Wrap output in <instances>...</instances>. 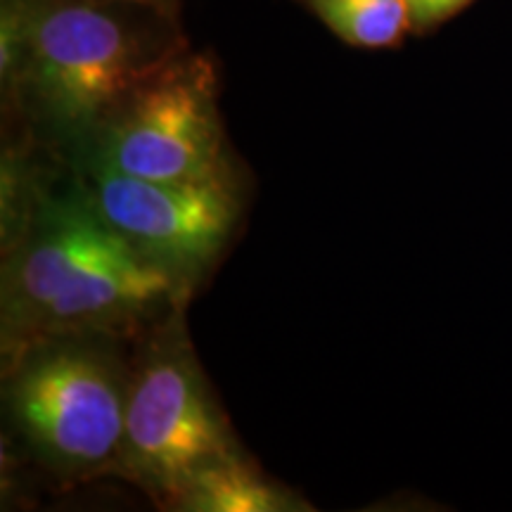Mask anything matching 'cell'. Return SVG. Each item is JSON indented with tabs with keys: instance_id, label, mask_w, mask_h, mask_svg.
I'll return each mask as SVG.
<instances>
[{
	"instance_id": "7a4b0ae2",
	"label": "cell",
	"mask_w": 512,
	"mask_h": 512,
	"mask_svg": "<svg viewBox=\"0 0 512 512\" xmlns=\"http://www.w3.org/2000/svg\"><path fill=\"white\" fill-rule=\"evenodd\" d=\"M3 356L57 335H145L183 309L174 283L102 221L79 178L36 188L5 245Z\"/></svg>"
},
{
	"instance_id": "52a82bcc",
	"label": "cell",
	"mask_w": 512,
	"mask_h": 512,
	"mask_svg": "<svg viewBox=\"0 0 512 512\" xmlns=\"http://www.w3.org/2000/svg\"><path fill=\"white\" fill-rule=\"evenodd\" d=\"M166 510L178 512H299L311 505L283 484L266 477L261 467L238 448L195 472Z\"/></svg>"
},
{
	"instance_id": "30bf717a",
	"label": "cell",
	"mask_w": 512,
	"mask_h": 512,
	"mask_svg": "<svg viewBox=\"0 0 512 512\" xmlns=\"http://www.w3.org/2000/svg\"><path fill=\"white\" fill-rule=\"evenodd\" d=\"M138 3L157 5V8L169 10V12H181V0H138Z\"/></svg>"
},
{
	"instance_id": "ba28073f",
	"label": "cell",
	"mask_w": 512,
	"mask_h": 512,
	"mask_svg": "<svg viewBox=\"0 0 512 512\" xmlns=\"http://www.w3.org/2000/svg\"><path fill=\"white\" fill-rule=\"evenodd\" d=\"M337 36L361 50L399 48L411 34L406 0H292Z\"/></svg>"
},
{
	"instance_id": "277c9868",
	"label": "cell",
	"mask_w": 512,
	"mask_h": 512,
	"mask_svg": "<svg viewBox=\"0 0 512 512\" xmlns=\"http://www.w3.org/2000/svg\"><path fill=\"white\" fill-rule=\"evenodd\" d=\"M238 448L176 309L131 356L119 477L166 510L195 472Z\"/></svg>"
},
{
	"instance_id": "8992f818",
	"label": "cell",
	"mask_w": 512,
	"mask_h": 512,
	"mask_svg": "<svg viewBox=\"0 0 512 512\" xmlns=\"http://www.w3.org/2000/svg\"><path fill=\"white\" fill-rule=\"evenodd\" d=\"M74 169L102 221L188 302L238 228V183L147 181L98 157L81 159Z\"/></svg>"
},
{
	"instance_id": "5b68a950",
	"label": "cell",
	"mask_w": 512,
	"mask_h": 512,
	"mask_svg": "<svg viewBox=\"0 0 512 512\" xmlns=\"http://www.w3.org/2000/svg\"><path fill=\"white\" fill-rule=\"evenodd\" d=\"M86 157L147 181L238 183L214 60L188 48L140 81L102 121Z\"/></svg>"
},
{
	"instance_id": "9c48e42d",
	"label": "cell",
	"mask_w": 512,
	"mask_h": 512,
	"mask_svg": "<svg viewBox=\"0 0 512 512\" xmlns=\"http://www.w3.org/2000/svg\"><path fill=\"white\" fill-rule=\"evenodd\" d=\"M477 0H406L413 36H430L475 5Z\"/></svg>"
},
{
	"instance_id": "6da1fadb",
	"label": "cell",
	"mask_w": 512,
	"mask_h": 512,
	"mask_svg": "<svg viewBox=\"0 0 512 512\" xmlns=\"http://www.w3.org/2000/svg\"><path fill=\"white\" fill-rule=\"evenodd\" d=\"M188 48L181 12L138 0H3L0 12L3 91L72 164L114 107Z\"/></svg>"
},
{
	"instance_id": "3957f363",
	"label": "cell",
	"mask_w": 512,
	"mask_h": 512,
	"mask_svg": "<svg viewBox=\"0 0 512 512\" xmlns=\"http://www.w3.org/2000/svg\"><path fill=\"white\" fill-rule=\"evenodd\" d=\"M114 335H57L5 358V415L19 444L64 482L119 475L131 356Z\"/></svg>"
}]
</instances>
